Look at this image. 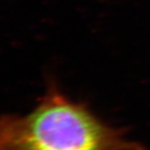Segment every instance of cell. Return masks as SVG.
<instances>
[{
	"label": "cell",
	"instance_id": "cell-1",
	"mask_svg": "<svg viewBox=\"0 0 150 150\" xmlns=\"http://www.w3.org/2000/svg\"><path fill=\"white\" fill-rule=\"evenodd\" d=\"M0 150H146L123 130L103 123L84 103L67 98L55 85L31 112L7 114L0 121Z\"/></svg>",
	"mask_w": 150,
	"mask_h": 150
}]
</instances>
